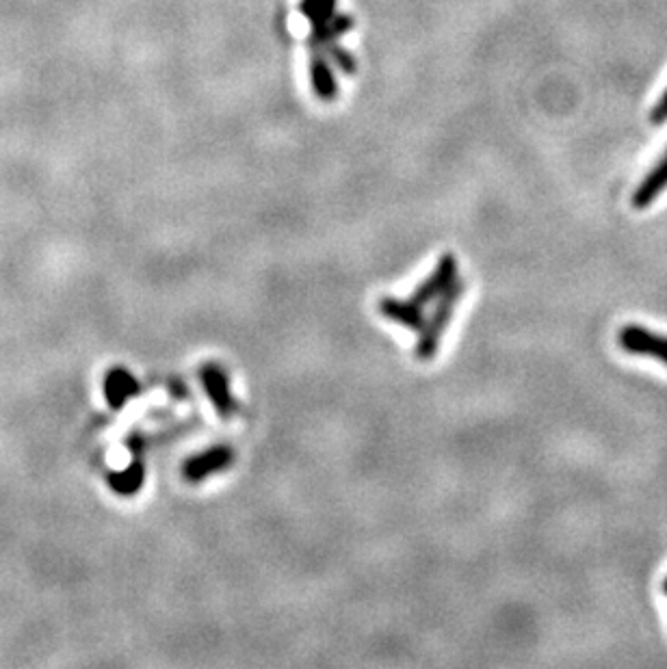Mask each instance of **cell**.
I'll list each match as a JSON object with an SVG mask.
<instances>
[{
  "mask_svg": "<svg viewBox=\"0 0 667 669\" xmlns=\"http://www.w3.org/2000/svg\"><path fill=\"white\" fill-rule=\"evenodd\" d=\"M663 592H665V594H667V579H665V581H663Z\"/></svg>",
  "mask_w": 667,
  "mask_h": 669,
  "instance_id": "9c48e42d",
  "label": "cell"
},
{
  "mask_svg": "<svg viewBox=\"0 0 667 669\" xmlns=\"http://www.w3.org/2000/svg\"><path fill=\"white\" fill-rule=\"evenodd\" d=\"M667 189V152L661 156V161L650 169V174L639 182V187L633 193V206L644 211L659 195Z\"/></svg>",
  "mask_w": 667,
  "mask_h": 669,
  "instance_id": "277c9868",
  "label": "cell"
},
{
  "mask_svg": "<svg viewBox=\"0 0 667 669\" xmlns=\"http://www.w3.org/2000/svg\"><path fill=\"white\" fill-rule=\"evenodd\" d=\"M310 76H312V87L323 100H332L336 96V81L330 63L325 61L321 55L312 57L310 63Z\"/></svg>",
  "mask_w": 667,
  "mask_h": 669,
  "instance_id": "5b68a950",
  "label": "cell"
},
{
  "mask_svg": "<svg viewBox=\"0 0 667 669\" xmlns=\"http://www.w3.org/2000/svg\"><path fill=\"white\" fill-rule=\"evenodd\" d=\"M332 57H334V63H338L345 72H353V59L347 55V52L332 46Z\"/></svg>",
  "mask_w": 667,
  "mask_h": 669,
  "instance_id": "52a82bcc",
  "label": "cell"
},
{
  "mask_svg": "<svg viewBox=\"0 0 667 669\" xmlns=\"http://www.w3.org/2000/svg\"><path fill=\"white\" fill-rule=\"evenodd\" d=\"M438 273L431 278L418 295L408 301V304H397V301H384V314L388 317L401 319L405 325L412 327L418 334V353L431 356L440 345L442 330L447 327V321L453 312L462 293L460 278H457V265L447 258L436 269Z\"/></svg>",
  "mask_w": 667,
  "mask_h": 669,
  "instance_id": "6da1fadb",
  "label": "cell"
},
{
  "mask_svg": "<svg viewBox=\"0 0 667 669\" xmlns=\"http://www.w3.org/2000/svg\"><path fill=\"white\" fill-rule=\"evenodd\" d=\"M104 390H107V399L115 405V408H120V405L133 395V390H135V382H133V377H130L128 373L124 371H113L109 377H107V382H104Z\"/></svg>",
  "mask_w": 667,
  "mask_h": 669,
  "instance_id": "8992f818",
  "label": "cell"
},
{
  "mask_svg": "<svg viewBox=\"0 0 667 669\" xmlns=\"http://www.w3.org/2000/svg\"><path fill=\"white\" fill-rule=\"evenodd\" d=\"M336 0H302L299 11L310 20L312 33H315V42L319 46L330 44V29L328 24L336 16Z\"/></svg>",
  "mask_w": 667,
  "mask_h": 669,
  "instance_id": "3957f363",
  "label": "cell"
},
{
  "mask_svg": "<svg viewBox=\"0 0 667 669\" xmlns=\"http://www.w3.org/2000/svg\"><path fill=\"white\" fill-rule=\"evenodd\" d=\"M618 345L633 356H648L667 366V336L650 332L642 325H624L618 332Z\"/></svg>",
  "mask_w": 667,
  "mask_h": 669,
  "instance_id": "7a4b0ae2",
  "label": "cell"
},
{
  "mask_svg": "<svg viewBox=\"0 0 667 669\" xmlns=\"http://www.w3.org/2000/svg\"><path fill=\"white\" fill-rule=\"evenodd\" d=\"M652 122H655V124L667 122V91L663 94V98L659 100L655 111H652Z\"/></svg>",
  "mask_w": 667,
  "mask_h": 669,
  "instance_id": "ba28073f",
  "label": "cell"
}]
</instances>
